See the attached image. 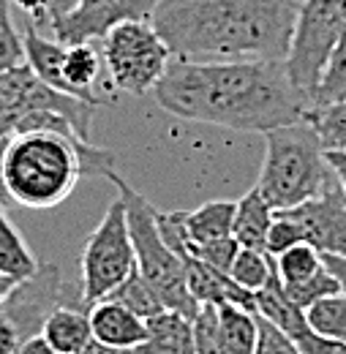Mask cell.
Returning a JSON list of instances; mask_svg holds the SVG:
<instances>
[{"mask_svg": "<svg viewBox=\"0 0 346 354\" xmlns=\"http://www.w3.org/2000/svg\"><path fill=\"white\" fill-rule=\"evenodd\" d=\"M153 95L174 118L260 133L305 120L313 106L292 82L286 60L172 57Z\"/></svg>", "mask_w": 346, "mask_h": 354, "instance_id": "obj_1", "label": "cell"}, {"mask_svg": "<svg viewBox=\"0 0 346 354\" xmlns=\"http://www.w3.org/2000/svg\"><path fill=\"white\" fill-rule=\"evenodd\" d=\"M303 0H161L150 22L183 60H286Z\"/></svg>", "mask_w": 346, "mask_h": 354, "instance_id": "obj_2", "label": "cell"}, {"mask_svg": "<svg viewBox=\"0 0 346 354\" xmlns=\"http://www.w3.org/2000/svg\"><path fill=\"white\" fill-rule=\"evenodd\" d=\"M115 156L66 131L11 133L3 153V177L14 205L52 210L66 202L82 177H107Z\"/></svg>", "mask_w": 346, "mask_h": 354, "instance_id": "obj_3", "label": "cell"}, {"mask_svg": "<svg viewBox=\"0 0 346 354\" xmlns=\"http://www.w3.org/2000/svg\"><path fill=\"white\" fill-rule=\"evenodd\" d=\"M336 172L327 164V153L319 133L308 120L264 131V161L257 188L273 210H286L319 196Z\"/></svg>", "mask_w": 346, "mask_h": 354, "instance_id": "obj_4", "label": "cell"}, {"mask_svg": "<svg viewBox=\"0 0 346 354\" xmlns=\"http://www.w3.org/2000/svg\"><path fill=\"white\" fill-rule=\"evenodd\" d=\"M107 177L115 183V188L120 191L118 196L126 205V218H129L131 243H134V254H136L139 272L158 292V297H161V303L167 308L177 310V313H183L188 319H197V313H199L202 306L188 292L183 259L174 254L172 248L167 245V240L161 237L158 210L139 191H134L118 172H109Z\"/></svg>", "mask_w": 346, "mask_h": 354, "instance_id": "obj_5", "label": "cell"}, {"mask_svg": "<svg viewBox=\"0 0 346 354\" xmlns=\"http://www.w3.org/2000/svg\"><path fill=\"white\" fill-rule=\"evenodd\" d=\"M101 57L115 88L145 95L164 77L172 52L153 22H120L101 39Z\"/></svg>", "mask_w": 346, "mask_h": 354, "instance_id": "obj_6", "label": "cell"}, {"mask_svg": "<svg viewBox=\"0 0 346 354\" xmlns=\"http://www.w3.org/2000/svg\"><path fill=\"white\" fill-rule=\"evenodd\" d=\"M134 270H136V254H134V243H131L126 205L118 196L82 248L80 297L87 306L104 300L109 292H115L129 278Z\"/></svg>", "mask_w": 346, "mask_h": 354, "instance_id": "obj_7", "label": "cell"}, {"mask_svg": "<svg viewBox=\"0 0 346 354\" xmlns=\"http://www.w3.org/2000/svg\"><path fill=\"white\" fill-rule=\"evenodd\" d=\"M346 0H303L292 46L286 55V71L292 82L313 101L330 55L344 36Z\"/></svg>", "mask_w": 346, "mask_h": 354, "instance_id": "obj_8", "label": "cell"}, {"mask_svg": "<svg viewBox=\"0 0 346 354\" xmlns=\"http://www.w3.org/2000/svg\"><path fill=\"white\" fill-rule=\"evenodd\" d=\"M161 0H80L66 17L55 19L49 28L60 44L101 41L120 22H150Z\"/></svg>", "mask_w": 346, "mask_h": 354, "instance_id": "obj_9", "label": "cell"}, {"mask_svg": "<svg viewBox=\"0 0 346 354\" xmlns=\"http://www.w3.org/2000/svg\"><path fill=\"white\" fill-rule=\"evenodd\" d=\"M284 213L300 223L305 243H311L319 254L346 257V191L338 177H333L319 196L286 207Z\"/></svg>", "mask_w": 346, "mask_h": 354, "instance_id": "obj_10", "label": "cell"}, {"mask_svg": "<svg viewBox=\"0 0 346 354\" xmlns=\"http://www.w3.org/2000/svg\"><path fill=\"white\" fill-rule=\"evenodd\" d=\"M87 316H90L93 338L104 346L131 352L139 344H145V338H147V322L120 303L98 300L87 310Z\"/></svg>", "mask_w": 346, "mask_h": 354, "instance_id": "obj_11", "label": "cell"}, {"mask_svg": "<svg viewBox=\"0 0 346 354\" xmlns=\"http://www.w3.org/2000/svg\"><path fill=\"white\" fill-rule=\"evenodd\" d=\"M145 322H147V338L129 354H197L194 319L177 310H161Z\"/></svg>", "mask_w": 346, "mask_h": 354, "instance_id": "obj_12", "label": "cell"}, {"mask_svg": "<svg viewBox=\"0 0 346 354\" xmlns=\"http://www.w3.org/2000/svg\"><path fill=\"white\" fill-rule=\"evenodd\" d=\"M42 335L57 354H82L93 341L90 316L74 303H60L44 319Z\"/></svg>", "mask_w": 346, "mask_h": 354, "instance_id": "obj_13", "label": "cell"}, {"mask_svg": "<svg viewBox=\"0 0 346 354\" xmlns=\"http://www.w3.org/2000/svg\"><path fill=\"white\" fill-rule=\"evenodd\" d=\"M257 313L262 319H267L270 324H275L281 333H286L295 344L311 333L305 310L295 300H289L278 272H273V278L257 292Z\"/></svg>", "mask_w": 346, "mask_h": 354, "instance_id": "obj_14", "label": "cell"}, {"mask_svg": "<svg viewBox=\"0 0 346 354\" xmlns=\"http://www.w3.org/2000/svg\"><path fill=\"white\" fill-rule=\"evenodd\" d=\"M101 66H104V57L93 46V41L66 46V55H63V85H66V93H71V95L82 98L87 104L98 106L101 104V93H95V85H98V77H101Z\"/></svg>", "mask_w": 346, "mask_h": 354, "instance_id": "obj_15", "label": "cell"}, {"mask_svg": "<svg viewBox=\"0 0 346 354\" xmlns=\"http://www.w3.org/2000/svg\"><path fill=\"white\" fill-rule=\"evenodd\" d=\"M273 218H275L273 205L264 199V194L254 185L246 196L237 199L232 237L240 243V248L267 251V232L273 226Z\"/></svg>", "mask_w": 346, "mask_h": 354, "instance_id": "obj_16", "label": "cell"}, {"mask_svg": "<svg viewBox=\"0 0 346 354\" xmlns=\"http://www.w3.org/2000/svg\"><path fill=\"white\" fill-rule=\"evenodd\" d=\"M22 44H25V63L33 68V74L52 85V88L63 90V55H66V44H60L57 39H44L42 30L36 28V22L28 19V25L22 28Z\"/></svg>", "mask_w": 346, "mask_h": 354, "instance_id": "obj_17", "label": "cell"}, {"mask_svg": "<svg viewBox=\"0 0 346 354\" xmlns=\"http://www.w3.org/2000/svg\"><path fill=\"white\" fill-rule=\"evenodd\" d=\"M235 207H237V202L216 199V202H205L197 210H185V216H183L185 245L213 243V240H221V237H232Z\"/></svg>", "mask_w": 346, "mask_h": 354, "instance_id": "obj_18", "label": "cell"}, {"mask_svg": "<svg viewBox=\"0 0 346 354\" xmlns=\"http://www.w3.org/2000/svg\"><path fill=\"white\" fill-rule=\"evenodd\" d=\"M39 267L42 265L36 262L25 237L19 234V229L8 218L6 205H0V275H11L17 281H25Z\"/></svg>", "mask_w": 346, "mask_h": 354, "instance_id": "obj_19", "label": "cell"}, {"mask_svg": "<svg viewBox=\"0 0 346 354\" xmlns=\"http://www.w3.org/2000/svg\"><path fill=\"white\" fill-rule=\"evenodd\" d=\"M218 327L229 354H257L260 341V313L243 310L237 306H218Z\"/></svg>", "mask_w": 346, "mask_h": 354, "instance_id": "obj_20", "label": "cell"}, {"mask_svg": "<svg viewBox=\"0 0 346 354\" xmlns=\"http://www.w3.org/2000/svg\"><path fill=\"white\" fill-rule=\"evenodd\" d=\"M104 300L120 303V306H126V308L134 310V313L142 316V319H150V316H156V313H161V310H170L161 303L158 292H156V289L147 283V278L139 272V267L131 272L129 278H126L115 292H109Z\"/></svg>", "mask_w": 346, "mask_h": 354, "instance_id": "obj_21", "label": "cell"}, {"mask_svg": "<svg viewBox=\"0 0 346 354\" xmlns=\"http://www.w3.org/2000/svg\"><path fill=\"white\" fill-rule=\"evenodd\" d=\"M305 120L319 133V142L325 153L338 150L346 153V98L333 101V104H319L305 112Z\"/></svg>", "mask_w": 346, "mask_h": 354, "instance_id": "obj_22", "label": "cell"}, {"mask_svg": "<svg viewBox=\"0 0 346 354\" xmlns=\"http://www.w3.org/2000/svg\"><path fill=\"white\" fill-rule=\"evenodd\" d=\"M273 272H275L273 257L267 251H257V248H240L235 257V265L229 270L232 281L254 295L273 278Z\"/></svg>", "mask_w": 346, "mask_h": 354, "instance_id": "obj_23", "label": "cell"}, {"mask_svg": "<svg viewBox=\"0 0 346 354\" xmlns=\"http://www.w3.org/2000/svg\"><path fill=\"white\" fill-rule=\"evenodd\" d=\"M273 265H275L281 283L289 286V283H300L305 278H311L322 267V254L311 243H298V245L286 248L284 254L273 257Z\"/></svg>", "mask_w": 346, "mask_h": 354, "instance_id": "obj_24", "label": "cell"}, {"mask_svg": "<svg viewBox=\"0 0 346 354\" xmlns=\"http://www.w3.org/2000/svg\"><path fill=\"white\" fill-rule=\"evenodd\" d=\"M308 316V324L313 333L319 335H327V338H338L346 341V295H333V297H325L319 300L316 306L305 310Z\"/></svg>", "mask_w": 346, "mask_h": 354, "instance_id": "obj_25", "label": "cell"}, {"mask_svg": "<svg viewBox=\"0 0 346 354\" xmlns=\"http://www.w3.org/2000/svg\"><path fill=\"white\" fill-rule=\"evenodd\" d=\"M284 289H286L289 300H295L303 310H308L311 306H316V303L325 300V297L341 295L338 281H336L333 272L325 267V262H322V267H319L311 278H305V281H300V283H289V286H284Z\"/></svg>", "mask_w": 346, "mask_h": 354, "instance_id": "obj_26", "label": "cell"}, {"mask_svg": "<svg viewBox=\"0 0 346 354\" xmlns=\"http://www.w3.org/2000/svg\"><path fill=\"white\" fill-rule=\"evenodd\" d=\"M25 63L22 33H17L11 22V0H0V71Z\"/></svg>", "mask_w": 346, "mask_h": 354, "instance_id": "obj_27", "label": "cell"}, {"mask_svg": "<svg viewBox=\"0 0 346 354\" xmlns=\"http://www.w3.org/2000/svg\"><path fill=\"white\" fill-rule=\"evenodd\" d=\"M194 338H197V354H229L218 327V306L199 308L194 319Z\"/></svg>", "mask_w": 346, "mask_h": 354, "instance_id": "obj_28", "label": "cell"}, {"mask_svg": "<svg viewBox=\"0 0 346 354\" xmlns=\"http://www.w3.org/2000/svg\"><path fill=\"white\" fill-rule=\"evenodd\" d=\"M185 251L197 259H202L205 265L216 267L221 272H229L235 265V257L240 251V243L235 237H221L213 243H197V245H185Z\"/></svg>", "mask_w": 346, "mask_h": 354, "instance_id": "obj_29", "label": "cell"}, {"mask_svg": "<svg viewBox=\"0 0 346 354\" xmlns=\"http://www.w3.org/2000/svg\"><path fill=\"white\" fill-rule=\"evenodd\" d=\"M298 243H305V234L303 229H300V223L295 221L292 216H286L284 210H275L273 226L267 232V254L270 257H278V254H284L286 248H292Z\"/></svg>", "mask_w": 346, "mask_h": 354, "instance_id": "obj_30", "label": "cell"}, {"mask_svg": "<svg viewBox=\"0 0 346 354\" xmlns=\"http://www.w3.org/2000/svg\"><path fill=\"white\" fill-rule=\"evenodd\" d=\"M257 354H303L300 346L281 333L275 324H270L267 319L260 316V341H257Z\"/></svg>", "mask_w": 346, "mask_h": 354, "instance_id": "obj_31", "label": "cell"}, {"mask_svg": "<svg viewBox=\"0 0 346 354\" xmlns=\"http://www.w3.org/2000/svg\"><path fill=\"white\" fill-rule=\"evenodd\" d=\"M298 346H300L303 354H346V341L319 335V333H313V330H311L305 338L298 341Z\"/></svg>", "mask_w": 346, "mask_h": 354, "instance_id": "obj_32", "label": "cell"}, {"mask_svg": "<svg viewBox=\"0 0 346 354\" xmlns=\"http://www.w3.org/2000/svg\"><path fill=\"white\" fill-rule=\"evenodd\" d=\"M30 22H36V28L39 25H49V0H11Z\"/></svg>", "mask_w": 346, "mask_h": 354, "instance_id": "obj_33", "label": "cell"}, {"mask_svg": "<svg viewBox=\"0 0 346 354\" xmlns=\"http://www.w3.org/2000/svg\"><path fill=\"white\" fill-rule=\"evenodd\" d=\"M322 262L333 272V278L338 281L341 292L346 295V257H341V254H322Z\"/></svg>", "mask_w": 346, "mask_h": 354, "instance_id": "obj_34", "label": "cell"}, {"mask_svg": "<svg viewBox=\"0 0 346 354\" xmlns=\"http://www.w3.org/2000/svg\"><path fill=\"white\" fill-rule=\"evenodd\" d=\"M17 354H57V352L44 341V335H33V338H28V341L19 346Z\"/></svg>", "mask_w": 346, "mask_h": 354, "instance_id": "obj_35", "label": "cell"}, {"mask_svg": "<svg viewBox=\"0 0 346 354\" xmlns=\"http://www.w3.org/2000/svg\"><path fill=\"white\" fill-rule=\"evenodd\" d=\"M327 164H330V169L336 172L338 183H341V188L346 191V153L330 150V153H327Z\"/></svg>", "mask_w": 346, "mask_h": 354, "instance_id": "obj_36", "label": "cell"}, {"mask_svg": "<svg viewBox=\"0 0 346 354\" xmlns=\"http://www.w3.org/2000/svg\"><path fill=\"white\" fill-rule=\"evenodd\" d=\"M80 0H49V25L60 17H66L71 8H77Z\"/></svg>", "mask_w": 346, "mask_h": 354, "instance_id": "obj_37", "label": "cell"}, {"mask_svg": "<svg viewBox=\"0 0 346 354\" xmlns=\"http://www.w3.org/2000/svg\"><path fill=\"white\" fill-rule=\"evenodd\" d=\"M8 139V136H6ZM6 139H0V205H11L8 188H6V177H3V153H6Z\"/></svg>", "mask_w": 346, "mask_h": 354, "instance_id": "obj_38", "label": "cell"}, {"mask_svg": "<svg viewBox=\"0 0 346 354\" xmlns=\"http://www.w3.org/2000/svg\"><path fill=\"white\" fill-rule=\"evenodd\" d=\"M17 283H19L17 278H11V275H0V306H3V303H6V297L17 289Z\"/></svg>", "mask_w": 346, "mask_h": 354, "instance_id": "obj_39", "label": "cell"}, {"mask_svg": "<svg viewBox=\"0 0 346 354\" xmlns=\"http://www.w3.org/2000/svg\"><path fill=\"white\" fill-rule=\"evenodd\" d=\"M82 354H129V352H123V349H112V346H104V344H98V341L93 338Z\"/></svg>", "mask_w": 346, "mask_h": 354, "instance_id": "obj_40", "label": "cell"}]
</instances>
